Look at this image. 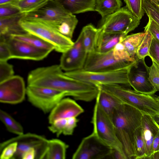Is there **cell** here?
Listing matches in <instances>:
<instances>
[{"instance_id":"obj_1","label":"cell","mask_w":159,"mask_h":159,"mask_svg":"<svg viewBox=\"0 0 159 159\" xmlns=\"http://www.w3.org/2000/svg\"><path fill=\"white\" fill-rule=\"evenodd\" d=\"M63 70L59 65L36 68L28 75V85L57 90L77 100L89 102L96 98L99 91L96 85L70 77Z\"/></svg>"},{"instance_id":"obj_2","label":"cell","mask_w":159,"mask_h":159,"mask_svg":"<svg viewBox=\"0 0 159 159\" xmlns=\"http://www.w3.org/2000/svg\"><path fill=\"white\" fill-rule=\"evenodd\" d=\"M143 115L135 108L120 103L112 116L117 136L128 159H135L134 133L141 126Z\"/></svg>"},{"instance_id":"obj_3","label":"cell","mask_w":159,"mask_h":159,"mask_svg":"<svg viewBox=\"0 0 159 159\" xmlns=\"http://www.w3.org/2000/svg\"><path fill=\"white\" fill-rule=\"evenodd\" d=\"M120 102L135 108L143 114L152 117L159 114V102L156 97L139 93L119 84H98Z\"/></svg>"},{"instance_id":"obj_4","label":"cell","mask_w":159,"mask_h":159,"mask_svg":"<svg viewBox=\"0 0 159 159\" xmlns=\"http://www.w3.org/2000/svg\"><path fill=\"white\" fill-rule=\"evenodd\" d=\"M20 24L27 33L34 34L52 45L56 51L63 53L73 45L74 42L55 29L40 21L23 18Z\"/></svg>"},{"instance_id":"obj_5","label":"cell","mask_w":159,"mask_h":159,"mask_svg":"<svg viewBox=\"0 0 159 159\" xmlns=\"http://www.w3.org/2000/svg\"><path fill=\"white\" fill-rule=\"evenodd\" d=\"M129 67L102 71H89L82 69L65 73L71 77L96 85L113 84L130 86L128 79Z\"/></svg>"},{"instance_id":"obj_6","label":"cell","mask_w":159,"mask_h":159,"mask_svg":"<svg viewBox=\"0 0 159 159\" xmlns=\"http://www.w3.org/2000/svg\"><path fill=\"white\" fill-rule=\"evenodd\" d=\"M91 122L93 132L101 140L112 148L125 153L117 136L112 120L96 102Z\"/></svg>"},{"instance_id":"obj_7","label":"cell","mask_w":159,"mask_h":159,"mask_svg":"<svg viewBox=\"0 0 159 159\" xmlns=\"http://www.w3.org/2000/svg\"><path fill=\"white\" fill-rule=\"evenodd\" d=\"M140 20L125 6L102 20L99 28L105 33L126 36L139 25Z\"/></svg>"},{"instance_id":"obj_8","label":"cell","mask_w":159,"mask_h":159,"mask_svg":"<svg viewBox=\"0 0 159 159\" xmlns=\"http://www.w3.org/2000/svg\"><path fill=\"white\" fill-rule=\"evenodd\" d=\"M71 14L60 2L49 0L39 9L25 14L23 18L40 21L56 30L65 19Z\"/></svg>"},{"instance_id":"obj_9","label":"cell","mask_w":159,"mask_h":159,"mask_svg":"<svg viewBox=\"0 0 159 159\" xmlns=\"http://www.w3.org/2000/svg\"><path fill=\"white\" fill-rule=\"evenodd\" d=\"M48 140L45 137L36 134H23L1 143L0 152L8 144L13 142H16L17 143V150L12 159H21L23 154L31 148H34L35 150V159H45Z\"/></svg>"},{"instance_id":"obj_10","label":"cell","mask_w":159,"mask_h":159,"mask_svg":"<svg viewBox=\"0 0 159 159\" xmlns=\"http://www.w3.org/2000/svg\"><path fill=\"white\" fill-rule=\"evenodd\" d=\"M26 95L29 102L44 113L50 112L66 96L64 93L52 89L28 85Z\"/></svg>"},{"instance_id":"obj_11","label":"cell","mask_w":159,"mask_h":159,"mask_svg":"<svg viewBox=\"0 0 159 159\" xmlns=\"http://www.w3.org/2000/svg\"><path fill=\"white\" fill-rule=\"evenodd\" d=\"M112 148L93 132L84 138L73 154V159H103L110 157Z\"/></svg>"},{"instance_id":"obj_12","label":"cell","mask_w":159,"mask_h":159,"mask_svg":"<svg viewBox=\"0 0 159 159\" xmlns=\"http://www.w3.org/2000/svg\"><path fill=\"white\" fill-rule=\"evenodd\" d=\"M112 50L105 52L95 51L88 53L83 69L92 71H111L128 67L134 63L116 60Z\"/></svg>"},{"instance_id":"obj_13","label":"cell","mask_w":159,"mask_h":159,"mask_svg":"<svg viewBox=\"0 0 159 159\" xmlns=\"http://www.w3.org/2000/svg\"><path fill=\"white\" fill-rule=\"evenodd\" d=\"M149 67L144 58L136 59V61L129 67L128 79L130 86L140 93L152 95L157 90L150 82L149 79Z\"/></svg>"},{"instance_id":"obj_14","label":"cell","mask_w":159,"mask_h":159,"mask_svg":"<svg viewBox=\"0 0 159 159\" xmlns=\"http://www.w3.org/2000/svg\"><path fill=\"white\" fill-rule=\"evenodd\" d=\"M23 79L14 75L0 83V102L4 103L16 104L22 102L26 94Z\"/></svg>"},{"instance_id":"obj_15","label":"cell","mask_w":159,"mask_h":159,"mask_svg":"<svg viewBox=\"0 0 159 159\" xmlns=\"http://www.w3.org/2000/svg\"><path fill=\"white\" fill-rule=\"evenodd\" d=\"M87 54L80 34L72 47L62 53L59 65L65 72L83 69Z\"/></svg>"},{"instance_id":"obj_16","label":"cell","mask_w":159,"mask_h":159,"mask_svg":"<svg viewBox=\"0 0 159 159\" xmlns=\"http://www.w3.org/2000/svg\"><path fill=\"white\" fill-rule=\"evenodd\" d=\"M11 51V59L40 61L51 52L34 47L11 36L4 39Z\"/></svg>"},{"instance_id":"obj_17","label":"cell","mask_w":159,"mask_h":159,"mask_svg":"<svg viewBox=\"0 0 159 159\" xmlns=\"http://www.w3.org/2000/svg\"><path fill=\"white\" fill-rule=\"evenodd\" d=\"M84 111L83 108L74 100L69 98L62 99L50 112V124L60 119L76 117Z\"/></svg>"},{"instance_id":"obj_18","label":"cell","mask_w":159,"mask_h":159,"mask_svg":"<svg viewBox=\"0 0 159 159\" xmlns=\"http://www.w3.org/2000/svg\"><path fill=\"white\" fill-rule=\"evenodd\" d=\"M141 126L145 146L146 159H147L152 153V143L159 130V127L153 117L146 114L143 115Z\"/></svg>"},{"instance_id":"obj_19","label":"cell","mask_w":159,"mask_h":159,"mask_svg":"<svg viewBox=\"0 0 159 159\" xmlns=\"http://www.w3.org/2000/svg\"><path fill=\"white\" fill-rule=\"evenodd\" d=\"M25 15L21 13L11 16L0 18V38H6L11 35L27 33L20 24Z\"/></svg>"},{"instance_id":"obj_20","label":"cell","mask_w":159,"mask_h":159,"mask_svg":"<svg viewBox=\"0 0 159 159\" xmlns=\"http://www.w3.org/2000/svg\"><path fill=\"white\" fill-rule=\"evenodd\" d=\"M98 29L95 51L99 52H107L113 49L116 45L126 36L121 34L105 33L100 28Z\"/></svg>"},{"instance_id":"obj_21","label":"cell","mask_w":159,"mask_h":159,"mask_svg":"<svg viewBox=\"0 0 159 159\" xmlns=\"http://www.w3.org/2000/svg\"><path fill=\"white\" fill-rule=\"evenodd\" d=\"M96 0H60L59 2L72 14L95 11Z\"/></svg>"},{"instance_id":"obj_22","label":"cell","mask_w":159,"mask_h":159,"mask_svg":"<svg viewBox=\"0 0 159 159\" xmlns=\"http://www.w3.org/2000/svg\"><path fill=\"white\" fill-rule=\"evenodd\" d=\"M96 99V102L112 120L114 111L120 102L111 95L100 88Z\"/></svg>"},{"instance_id":"obj_23","label":"cell","mask_w":159,"mask_h":159,"mask_svg":"<svg viewBox=\"0 0 159 159\" xmlns=\"http://www.w3.org/2000/svg\"><path fill=\"white\" fill-rule=\"evenodd\" d=\"M99 29L90 24L84 26L80 34L83 43L87 53L95 51L96 40Z\"/></svg>"},{"instance_id":"obj_24","label":"cell","mask_w":159,"mask_h":159,"mask_svg":"<svg viewBox=\"0 0 159 159\" xmlns=\"http://www.w3.org/2000/svg\"><path fill=\"white\" fill-rule=\"evenodd\" d=\"M68 145L57 139L48 140L45 159H65Z\"/></svg>"},{"instance_id":"obj_25","label":"cell","mask_w":159,"mask_h":159,"mask_svg":"<svg viewBox=\"0 0 159 159\" xmlns=\"http://www.w3.org/2000/svg\"><path fill=\"white\" fill-rule=\"evenodd\" d=\"M122 6L121 0H96L95 11L100 14L103 20L118 11Z\"/></svg>"},{"instance_id":"obj_26","label":"cell","mask_w":159,"mask_h":159,"mask_svg":"<svg viewBox=\"0 0 159 159\" xmlns=\"http://www.w3.org/2000/svg\"><path fill=\"white\" fill-rule=\"evenodd\" d=\"M145 34L144 32L127 35L120 41L130 56L135 60L137 58L136 56L137 49L143 39Z\"/></svg>"},{"instance_id":"obj_27","label":"cell","mask_w":159,"mask_h":159,"mask_svg":"<svg viewBox=\"0 0 159 159\" xmlns=\"http://www.w3.org/2000/svg\"><path fill=\"white\" fill-rule=\"evenodd\" d=\"M12 37L27 43L35 47L51 52L54 50V47L35 35L26 33L19 34L11 35Z\"/></svg>"},{"instance_id":"obj_28","label":"cell","mask_w":159,"mask_h":159,"mask_svg":"<svg viewBox=\"0 0 159 159\" xmlns=\"http://www.w3.org/2000/svg\"><path fill=\"white\" fill-rule=\"evenodd\" d=\"M0 119L9 132L17 135L24 134L21 125L7 113L1 109L0 111Z\"/></svg>"},{"instance_id":"obj_29","label":"cell","mask_w":159,"mask_h":159,"mask_svg":"<svg viewBox=\"0 0 159 159\" xmlns=\"http://www.w3.org/2000/svg\"><path fill=\"white\" fill-rule=\"evenodd\" d=\"M78 22L76 16L71 14L65 19L56 30L62 35L72 39Z\"/></svg>"},{"instance_id":"obj_30","label":"cell","mask_w":159,"mask_h":159,"mask_svg":"<svg viewBox=\"0 0 159 159\" xmlns=\"http://www.w3.org/2000/svg\"><path fill=\"white\" fill-rule=\"evenodd\" d=\"M49 0H17L13 4L22 13L26 14L35 11L43 6Z\"/></svg>"},{"instance_id":"obj_31","label":"cell","mask_w":159,"mask_h":159,"mask_svg":"<svg viewBox=\"0 0 159 159\" xmlns=\"http://www.w3.org/2000/svg\"><path fill=\"white\" fill-rule=\"evenodd\" d=\"M134 141L135 159H146L145 146L141 126L135 131Z\"/></svg>"},{"instance_id":"obj_32","label":"cell","mask_w":159,"mask_h":159,"mask_svg":"<svg viewBox=\"0 0 159 159\" xmlns=\"http://www.w3.org/2000/svg\"><path fill=\"white\" fill-rule=\"evenodd\" d=\"M143 7L148 16L159 26V5L158 2L154 0H143Z\"/></svg>"},{"instance_id":"obj_33","label":"cell","mask_w":159,"mask_h":159,"mask_svg":"<svg viewBox=\"0 0 159 159\" xmlns=\"http://www.w3.org/2000/svg\"><path fill=\"white\" fill-rule=\"evenodd\" d=\"M112 51L113 56L116 60L131 63H134L136 61V60L130 56L120 42L116 45Z\"/></svg>"},{"instance_id":"obj_34","label":"cell","mask_w":159,"mask_h":159,"mask_svg":"<svg viewBox=\"0 0 159 159\" xmlns=\"http://www.w3.org/2000/svg\"><path fill=\"white\" fill-rule=\"evenodd\" d=\"M146 34L144 38L138 47L136 52V56L139 59H143L149 56V51L153 37L150 33L144 31Z\"/></svg>"},{"instance_id":"obj_35","label":"cell","mask_w":159,"mask_h":159,"mask_svg":"<svg viewBox=\"0 0 159 159\" xmlns=\"http://www.w3.org/2000/svg\"><path fill=\"white\" fill-rule=\"evenodd\" d=\"M126 6L136 17L141 20L145 13L143 0H124Z\"/></svg>"},{"instance_id":"obj_36","label":"cell","mask_w":159,"mask_h":159,"mask_svg":"<svg viewBox=\"0 0 159 159\" xmlns=\"http://www.w3.org/2000/svg\"><path fill=\"white\" fill-rule=\"evenodd\" d=\"M152 60V64L149 67V79L157 91H159V65Z\"/></svg>"},{"instance_id":"obj_37","label":"cell","mask_w":159,"mask_h":159,"mask_svg":"<svg viewBox=\"0 0 159 159\" xmlns=\"http://www.w3.org/2000/svg\"><path fill=\"white\" fill-rule=\"evenodd\" d=\"M14 75L12 65L8 63L7 61H0V83Z\"/></svg>"},{"instance_id":"obj_38","label":"cell","mask_w":159,"mask_h":159,"mask_svg":"<svg viewBox=\"0 0 159 159\" xmlns=\"http://www.w3.org/2000/svg\"><path fill=\"white\" fill-rule=\"evenodd\" d=\"M21 13L19 8L13 3L0 5V18L11 16Z\"/></svg>"},{"instance_id":"obj_39","label":"cell","mask_w":159,"mask_h":159,"mask_svg":"<svg viewBox=\"0 0 159 159\" xmlns=\"http://www.w3.org/2000/svg\"><path fill=\"white\" fill-rule=\"evenodd\" d=\"M67 118H62L55 120L48 127L50 131L56 134L59 136L63 133L65 130L67 122Z\"/></svg>"},{"instance_id":"obj_40","label":"cell","mask_w":159,"mask_h":159,"mask_svg":"<svg viewBox=\"0 0 159 159\" xmlns=\"http://www.w3.org/2000/svg\"><path fill=\"white\" fill-rule=\"evenodd\" d=\"M17 146L16 142H13L7 145L0 152V159H12L16 151Z\"/></svg>"},{"instance_id":"obj_41","label":"cell","mask_w":159,"mask_h":159,"mask_svg":"<svg viewBox=\"0 0 159 159\" xmlns=\"http://www.w3.org/2000/svg\"><path fill=\"white\" fill-rule=\"evenodd\" d=\"M148 22L144 27V31H148L152 37L159 42V26L150 17Z\"/></svg>"},{"instance_id":"obj_42","label":"cell","mask_w":159,"mask_h":159,"mask_svg":"<svg viewBox=\"0 0 159 159\" xmlns=\"http://www.w3.org/2000/svg\"><path fill=\"white\" fill-rule=\"evenodd\" d=\"M11 59L10 48L4 39L0 38V61H7Z\"/></svg>"},{"instance_id":"obj_43","label":"cell","mask_w":159,"mask_h":159,"mask_svg":"<svg viewBox=\"0 0 159 159\" xmlns=\"http://www.w3.org/2000/svg\"><path fill=\"white\" fill-rule=\"evenodd\" d=\"M149 56L159 65V42L153 37L149 51Z\"/></svg>"},{"instance_id":"obj_44","label":"cell","mask_w":159,"mask_h":159,"mask_svg":"<svg viewBox=\"0 0 159 159\" xmlns=\"http://www.w3.org/2000/svg\"><path fill=\"white\" fill-rule=\"evenodd\" d=\"M78 120L76 117H72L67 118V122L63 134L66 135H72L76 127Z\"/></svg>"},{"instance_id":"obj_45","label":"cell","mask_w":159,"mask_h":159,"mask_svg":"<svg viewBox=\"0 0 159 159\" xmlns=\"http://www.w3.org/2000/svg\"><path fill=\"white\" fill-rule=\"evenodd\" d=\"M110 157L115 159H128L125 153L113 148L112 149Z\"/></svg>"},{"instance_id":"obj_46","label":"cell","mask_w":159,"mask_h":159,"mask_svg":"<svg viewBox=\"0 0 159 159\" xmlns=\"http://www.w3.org/2000/svg\"><path fill=\"white\" fill-rule=\"evenodd\" d=\"M36 152L34 148H31L22 154V159H35Z\"/></svg>"},{"instance_id":"obj_47","label":"cell","mask_w":159,"mask_h":159,"mask_svg":"<svg viewBox=\"0 0 159 159\" xmlns=\"http://www.w3.org/2000/svg\"><path fill=\"white\" fill-rule=\"evenodd\" d=\"M152 153L159 151V130L154 139L152 146Z\"/></svg>"},{"instance_id":"obj_48","label":"cell","mask_w":159,"mask_h":159,"mask_svg":"<svg viewBox=\"0 0 159 159\" xmlns=\"http://www.w3.org/2000/svg\"><path fill=\"white\" fill-rule=\"evenodd\" d=\"M147 159H159V151L153 153Z\"/></svg>"},{"instance_id":"obj_49","label":"cell","mask_w":159,"mask_h":159,"mask_svg":"<svg viewBox=\"0 0 159 159\" xmlns=\"http://www.w3.org/2000/svg\"><path fill=\"white\" fill-rule=\"evenodd\" d=\"M17 0H0V5L8 3H13Z\"/></svg>"},{"instance_id":"obj_50","label":"cell","mask_w":159,"mask_h":159,"mask_svg":"<svg viewBox=\"0 0 159 159\" xmlns=\"http://www.w3.org/2000/svg\"><path fill=\"white\" fill-rule=\"evenodd\" d=\"M153 118L155 122L159 127V114L153 117Z\"/></svg>"},{"instance_id":"obj_51","label":"cell","mask_w":159,"mask_h":159,"mask_svg":"<svg viewBox=\"0 0 159 159\" xmlns=\"http://www.w3.org/2000/svg\"><path fill=\"white\" fill-rule=\"evenodd\" d=\"M156 98L157 100V101L159 102V99H157V98Z\"/></svg>"},{"instance_id":"obj_52","label":"cell","mask_w":159,"mask_h":159,"mask_svg":"<svg viewBox=\"0 0 159 159\" xmlns=\"http://www.w3.org/2000/svg\"><path fill=\"white\" fill-rule=\"evenodd\" d=\"M154 0L155 1H157V2H159V0Z\"/></svg>"},{"instance_id":"obj_53","label":"cell","mask_w":159,"mask_h":159,"mask_svg":"<svg viewBox=\"0 0 159 159\" xmlns=\"http://www.w3.org/2000/svg\"><path fill=\"white\" fill-rule=\"evenodd\" d=\"M156 98H157V99H159V96H158L157 97H156Z\"/></svg>"},{"instance_id":"obj_54","label":"cell","mask_w":159,"mask_h":159,"mask_svg":"<svg viewBox=\"0 0 159 159\" xmlns=\"http://www.w3.org/2000/svg\"><path fill=\"white\" fill-rule=\"evenodd\" d=\"M56 0V1H59L60 0Z\"/></svg>"},{"instance_id":"obj_55","label":"cell","mask_w":159,"mask_h":159,"mask_svg":"<svg viewBox=\"0 0 159 159\" xmlns=\"http://www.w3.org/2000/svg\"><path fill=\"white\" fill-rule=\"evenodd\" d=\"M158 2V4H159V2Z\"/></svg>"}]
</instances>
